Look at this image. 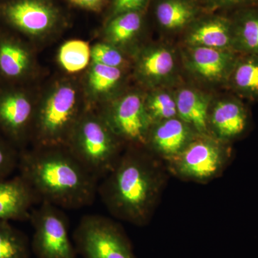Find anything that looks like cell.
Listing matches in <instances>:
<instances>
[{
  "label": "cell",
  "mask_w": 258,
  "mask_h": 258,
  "mask_svg": "<svg viewBox=\"0 0 258 258\" xmlns=\"http://www.w3.org/2000/svg\"><path fill=\"white\" fill-rule=\"evenodd\" d=\"M91 50L87 42L83 40H71L61 47L58 59L61 66L70 73L79 72L89 63Z\"/></svg>",
  "instance_id": "cb8c5ba5"
},
{
  "label": "cell",
  "mask_w": 258,
  "mask_h": 258,
  "mask_svg": "<svg viewBox=\"0 0 258 258\" xmlns=\"http://www.w3.org/2000/svg\"><path fill=\"white\" fill-rule=\"evenodd\" d=\"M189 125L179 118H172L153 123L148 134L146 144L166 161L177 156L193 140Z\"/></svg>",
  "instance_id": "8fae6325"
},
{
  "label": "cell",
  "mask_w": 258,
  "mask_h": 258,
  "mask_svg": "<svg viewBox=\"0 0 258 258\" xmlns=\"http://www.w3.org/2000/svg\"><path fill=\"white\" fill-rule=\"evenodd\" d=\"M146 110L153 123L175 118L177 115L175 98L166 93H157L145 103Z\"/></svg>",
  "instance_id": "d4e9b609"
},
{
  "label": "cell",
  "mask_w": 258,
  "mask_h": 258,
  "mask_svg": "<svg viewBox=\"0 0 258 258\" xmlns=\"http://www.w3.org/2000/svg\"><path fill=\"white\" fill-rule=\"evenodd\" d=\"M62 209L40 203L29 220L33 227L32 249L37 258H77L69 236V224Z\"/></svg>",
  "instance_id": "8992f818"
},
{
  "label": "cell",
  "mask_w": 258,
  "mask_h": 258,
  "mask_svg": "<svg viewBox=\"0 0 258 258\" xmlns=\"http://www.w3.org/2000/svg\"><path fill=\"white\" fill-rule=\"evenodd\" d=\"M40 202L28 183L18 175L0 181V220H26Z\"/></svg>",
  "instance_id": "7c38bea8"
},
{
  "label": "cell",
  "mask_w": 258,
  "mask_h": 258,
  "mask_svg": "<svg viewBox=\"0 0 258 258\" xmlns=\"http://www.w3.org/2000/svg\"><path fill=\"white\" fill-rule=\"evenodd\" d=\"M94 63L118 68L123 63V56L118 50L106 44H97L91 50Z\"/></svg>",
  "instance_id": "83f0119b"
},
{
  "label": "cell",
  "mask_w": 258,
  "mask_h": 258,
  "mask_svg": "<svg viewBox=\"0 0 258 258\" xmlns=\"http://www.w3.org/2000/svg\"><path fill=\"white\" fill-rule=\"evenodd\" d=\"M142 23V15L139 11L120 13L115 15L107 26V36L113 43H125L137 35Z\"/></svg>",
  "instance_id": "44dd1931"
},
{
  "label": "cell",
  "mask_w": 258,
  "mask_h": 258,
  "mask_svg": "<svg viewBox=\"0 0 258 258\" xmlns=\"http://www.w3.org/2000/svg\"><path fill=\"white\" fill-rule=\"evenodd\" d=\"M18 169L40 203L79 210L92 205L98 195L99 180L64 146L20 151Z\"/></svg>",
  "instance_id": "6da1fadb"
},
{
  "label": "cell",
  "mask_w": 258,
  "mask_h": 258,
  "mask_svg": "<svg viewBox=\"0 0 258 258\" xmlns=\"http://www.w3.org/2000/svg\"><path fill=\"white\" fill-rule=\"evenodd\" d=\"M161 185L155 160L144 153L128 152L102 179L98 195L113 216L144 225L155 205Z\"/></svg>",
  "instance_id": "7a4b0ae2"
},
{
  "label": "cell",
  "mask_w": 258,
  "mask_h": 258,
  "mask_svg": "<svg viewBox=\"0 0 258 258\" xmlns=\"http://www.w3.org/2000/svg\"><path fill=\"white\" fill-rule=\"evenodd\" d=\"M102 118L117 137L146 144L152 123L145 103L138 95L125 96Z\"/></svg>",
  "instance_id": "30bf717a"
},
{
  "label": "cell",
  "mask_w": 258,
  "mask_h": 258,
  "mask_svg": "<svg viewBox=\"0 0 258 258\" xmlns=\"http://www.w3.org/2000/svg\"><path fill=\"white\" fill-rule=\"evenodd\" d=\"M20 151L0 134V181L18 169Z\"/></svg>",
  "instance_id": "4316f807"
},
{
  "label": "cell",
  "mask_w": 258,
  "mask_h": 258,
  "mask_svg": "<svg viewBox=\"0 0 258 258\" xmlns=\"http://www.w3.org/2000/svg\"><path fill=\"white\" fill-rule=\"evenodd\" d=\"M220 6L241 7V8H254L258 5V0H212Z\"/></svg>",
  "instance_id": "f546056e"
},
{
  "label": "cell",
  "mask_w": 258,
  "mask_h": 258,
  "mask_svg": "<svg viewBox=\"0 0 258 258\" xmlns=\"http://www.w3.org/2000/svg\"><path fill=\"white\" fill-rule=\"evenodd\" d=\"M74 239L76 251L83 258H137L121 227L101 215L83 217Z\"/></svg>",
  "instance_id": "277c9868"
},
{
  "label": "cell",
  "mask_w": 258,
  "mask_h": 258,
  "mask_svg": "<svg viewBox=\"0 0 258 258\" xmlns=\"http://www.w3.org/2000/svg\"><path fill=\"white\" fill-rule=\"evenodd\" d=\"M57 18L55 8L44 0L0 2V21L28 36L46 33L53 28Z\"/></svg>",
  "instance_id": "9c48e42d"
},
{
  "label": "cell",
  "mask_w": 258,
  "mask_h": 258,
  "mask_svg": "<svg viewBox=\"0 0 258 258\" xmlns=\"http://www.w3.org/2000/svg\"><path fill=\"white\" fill-rule=\"evenodd\" d=\"M232 87L248 98H258V55L238 57L230 76Z\"/></svg>",
  "instance_id": "d6986e66"
},
{
  "label": "cell",
  "mask_w": 258,
  "mask_h": 258,
  "mask_svg": "<svg viewBox=\"0 0 258 258\" xmlns=\"http://www.w3.org/2000/svg\"><path fill=\"white\" fill-rule=\"evenodd\" d=\"M195 9L186 0H161L157 5L158 23L166 30H178L192 20Z\"/></svg>",
  "instance_id": "ffe728a7"
},
{
  "label": "cell",
  "mask_w": 258,
  "mask_h": 258,
  "mask_svg": "<svg viewBox=\"0 0 258 258\" xmlns=\"http://www.w3.org/2000/svg\"><path fill=\"white\" fill-rule=\"evenodd\" d=\"M10 34L0 31V79L13 85L28 76L31 55L25 44Z\"/></svg>",
  "instance_id": "4fadbf2b"
},
{
  "label": "cell",
  "mask_w": 258,
  "mask_h": 258,
  "mask_svg": "<svg viewBox=\"0 0 258 258\" xmlns=\"http://www.w3.org/2000/svg\"><path fill=\"white\" fill-rule=\"evenodd\" d=\"M174 62L171 52L164 47H159L144 55L141 62V71L148 79L160 80L172 72Z\"/></svg>",
  "instance_id": "603a6c76"
},
{
  "label": "cell",
  "mask_w": 258,
  "mask_h": 258,
  "mask_svg": "<svg viewBox=\"0 0 258 258\" xmlns=\"http://www.w3.org/2000/svg\"><path fill=\"white\" fill-rule=\"evenodd\" d=\"M149 0H113V14L130 11H139L143 9Z\"/></svg>",
  "instance_id": "f1b7e54d"
},
{
  "label": "cell",
  "mask_w": 258,
  "mask_h": 258,
  "mask_svg": "<svg viewBox=\"0 0 258 258\" xmlns=\"http://www.w3.org/2000/svg\"><path fill=\"white\" fill-rule=\"evenodd\" d=\"M180 119L200 135H208L209 102L200 93L191 89H182L175 98Z\"/></svg>",
  "instance_id": "e0dca14e"
},
{
  "label": "cell",
  "mask_w": 258,
  "mask_h": 258,
  "mask_svg": "<svg viewBox=\"0 0 258 258\" xmlns=\"http://www.w3.org/2000/svg\"><path fill=\"white\" fill-rule=\"evenodd\" d=\"M29 244L23 233L0 220V258H28Z\"/></svg>",
  "instance_id": "7402d4cb"
},
{
  "label": "cell",
  "mask_w": 258,
  "mask_h": 258,
  "mask_svg": "<svg viewBox=\"0 0 258 258\" xmlns=\"http://www.w3.org/2000/svg\"><path fill=\"white\" fill-rule=\"evenodd\" d=\"M189 58L191 67L197 74L214 81L230 77L238 57L233 50L193 46Z\"/></svg>",
  "instance_id": "9a60e30c"
},
{
  "label": "cell",
  "mask_w": 258,
  "mask_h": 258,
  "mask_svg": "<svg viewBox=\"0 0 258 258\" xmlns=\"http://www.w3.org/2000/svg\"><path fill=\"white\" fill-rule=\"evenodd\" d=\"M232 23L233 50L244 55H258V10L245 8Z\"/></svg>",
  "instance_id": "ac0fdd59"
},
{
  "label": "cell",
  "mask_w": 258,
  "mask_h": 258,
  "mask_svg": "<svg viewBox=\"0 0 258 258\" xmlns=\"http://www.w3.org/2000/svg\"><path fill=\"white\" fill-rule=\"evenodd\" d=\"M35 111L26 93L13 85L0 88V134L19 151L32 129Z\"/></svg>",
  "instance_id": "ba28073f"
},
{
  "label": "cell",
  "mask_w": 258,
  "mask_h": 258,
  "mask_svg": "<svg viewBox=\"0 0 258 258\" xmlns=\"http://www.w3.org/2000/svg\"><path fill=\"white\" fill-rule=\"evenodd\" d=\"M72 4L89 10L98 11L102 8L106 0H69Z\"/></svg>",
  "instance_id": "4dcf8cb0"
},
{
  "label": "cell",
  "mask_w": 258,
  "mask_h": 258,
  "mask_svg": "<svg viewBox=\"0 0 258 258\" xmlns=\"http://www.w3.org/2000/svg\"><path fill=\"white\" fill-rule=\"evenodd\" d=\"M79 118L74 88L69 86L56 88L35 112L32 133L37 147L64 146Z\"/></svg>",
  "instance_id": "5b68a950"
},
{
  "label": "cell",
  "mask_w": 258,
  "mask_h": 258,
  "mask_svg": "<svg viewBox=\"0 0 258 258\" xmlns=\"http://www.w3.org/2000/svg\"><path fill=\"white\" fill-rule=\"evenodd\" d=\"M121 78V71L118 68L110 67L94 63L89 75V85L96 93L111 91Z\"/></svg>",
  "instance_id": "484cf974"
},
{
  "label": "cell",
  "mask_w": 258,
  "mask_h": 258,
  "mask_svg": "<svg viewBox=\"0 0 258 258\" xmlns=\"http://www.w3.org/2000/svg\"><path fill=\"white\" fill-rule=\"evenodd\" d=\"M187 40L192 46L233 50V23L223 18L203 20L191 29Z\"/></svg>",
  "instance_id": "2e32d148"
},
{
  "label": "cell",
  "mask_w": 258,
  "mask_h": 258,
  "mask_svg": "<svg viewBox=\"0 0 258 258\" xmlns=\"http://www.w3.org/2000/svg\"><path fill=\"white\" fill-rule=\"evenodd\" d=\"M116 137L103 118L85 115L76 122L64 147L100 181L121 157Z\"/></svg>",
  "instance_id": "3957f363"
},
{
  "label": "cell",
  "mask_w": 258,
  "mask_h": 258,
  "mask_svg": "<svg viewBox=\"0 0 258 258\" xmlns=\"http://www.w3.org/2000/svg\"><path fill=\"white\" fill-rule=\"evenodd\" d=\"M248 121L245 108L235 99L219 102L208 117V125H211L217 139L223 142L240 137L247 129Z\"/></svg>",
  "instance_id": "5bb4252c"
},
{
  "label": "cell",
  "mask_w": 258,
  "mask_h": 258,
  "mask_svg": "<svg viewBox=\"0 0 258 258\" xmlns=\"http://www.w3.org/2000/svg\"><path fill=\"white\" fill-rule=\"evenodd\" d=\"M223 144L208 135H200L167 161L169 169L185 179L207 181L213 179L222 172L230 158V152Z\"/></svg>",
  "instance_id": "52a82bcc"
}]
</instances>
